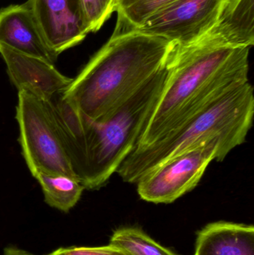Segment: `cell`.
Masks as SVG:
<instances>
[{"label": "cell", "instance_id": "cell-1", "mask_svg": "<svg viewBox=\"0 0 254 255\" xmlns=\"http://www.w3.org/2000/svg\"><path fill=\"white\" fill-rule=\"evenodd\" d=\"M167 73L166 65L102 122L85 118L62 94L46 102L73 172L85 189L103 187L134 149Z\"/></svg>", "mask_w": 254, "mask_h": 255}, {"label": "cell", "instance_id": "cell-2", "mask_svg": "<svg viewBox=\"0 0 254 255\" xmlns=\"http://www.w3.org/2000/svg\"><path fill=\"white\" fill-rule=\"evenodd\" d=\"M250 49L173 46L167 58L165 83L135 147L156 142L249 82Z\"/></svg>", "mask_w": 254, "mask_h": 255}, {"label": "cell", "instance_id": "cell-3", "mask_svg": "<svg viewBox=\"0 0 254 255\" xmlns=\"http://www.w3.org/2000/svg\"><path fill=\"white\" fill-rule=\"evenodd\" d=\"M172 46L139 31H113L63 97L89 121L102 122L164 68Z\"/></svg>", "mask_w": 254, "mask_h": 255}, {"label": "cell", "instance_id": "cell-4", "mask_svg": "<svg viewBox=\"0 0 254 255\" xmlns=\"http://www.w3.org/2000/svg\"><path fill=\"white\" fill-rule=\"evenodd\" d=\"M254 115V88L247 82L156 142L134 147L116 172L125 182L137 184L164 162L213 139H221L230 153L246 141Z\"/></svg>", "mask_w": 254, "mask_h": 255}, {"label": "cell", "instance_id": "cell-5", "mask_svg": "<svg viewBox=\"0 0 254 255\" xmlns=\"http://www.w3.org/2000/svg\"><path fill=\"white\" fill-rule=\"evenodd\" d=\"M16 118L22 154L33 176L43 172L77 179L46 102L18 91Z\"/></svg>", "mask_w": 254, "mask_h": 255}, {"label": "cell", "instance_id": "cell-6", "mask_svg": "<svg viewBox=\"0 0 254 255\" xmlns=\"http://www.w3.org/2000/svg\"><path fill=\"white\" fill-rule=\"evenodd\" d=\"M228 154L219 139L189 148L142 177L137 183L139 196L152 203H172L198 185L212 160L222 161Z\"/></svg>", "mask_w": 254, "mask_h": 255}, {"label": "cell", "instance_id": "cell-7", "mask_svg": "<svg viewBox=\"0 0 254 255\" xmlns=\"http://www.w3.org/2000/svg\"><path fill=\"white\" fill-rule=\"evenodd\" d=\"M227 0H174L133 31L189 44L215 25Z\"/></svg>", "mask_w": 254, "mask_h": 255}, {"label": "cell", "instance_id": "cell-8", "mask_svg": "<svg viewBox=\"0 0 254 255\" xmlns=\"http://www.w3.org/2000/svg\"><path fill=\"white\" fill-rule=\"evenodd\" d=\"M49 49L57 55L82 43L89 33L81 0H28Z\"/></svg>", "mask_w": 254, "mask_h": 255}, {"label": "cell", "instance_id": "cell-9", "mask_svg": "<svg viewBox=\"0 0 254 255\" xmlns=\"http://www.w3.org/2000/svg\"><path fill=\"white\" fill-rule=\"evenodd\" d=\"M9 78L18 91H25L43 101L63 93L73 79L61 74L54 64L0 46Z\"/></svg>", "mask_w": 254, "mask_h": 255}, {"label": "cell", "instance_id": "cell-10", "mask_svg": "<svg viewBox=\"0 0 254 255\" xmlns=\"http://www.w3.org/2000/svg\"><path fill=\"white\" fill-rule=\"evenodd\" d=\"M0 46L52 64L58 58L48 46L27 2L0 10Z\"/></svg>", "mask_w": 254, "mask_h": 255}, {"label": "cell", "instance_id": "cell-11", "mask_svg": "<svg viewBox=\"0 0 254 255\" xmlns=\"http://www.w3.org/2000/svg\"><path fill=\"white\" fill-rule=\"evenodd\" d=\"M254 44V0H227L213 27L195 41L177 47L252 48Z\"/></svg>", "mask_w": 254, "mask_h": 255}, {"label": "cell", "instance_id": "cell-12", "mask_svg": "<svg viewBox=\"0 0 254 255\" xmlns=\"http://www.w3.org/2000/svg\"><path fill=\"white\" fill-rule=\"evenodd\" d=\"M194 255H254V226L210 223L198 232Z\"/></svg>", "mask_w": 254, "mask_h": 255}, {"label": "cell", "instance_id": "cell-13", "mask_svg": "<svg viewBox=\"0 0 254 255\" xmlns=\"http://www.w3.org/2000/svg\"><path fill=\"white\" fill-rule=\"evenodd\" d=\"M34 177L41 186L46 203L62 212H69L74 208L85 190L83 185L73 177L43 172Z\"/></svg>", "mask_w": 254, "mask_h": 255}, {"label": "cell", "instance_id": "cell-14", "mask_svg": "<svg viewBox=\"0 0 254 255\" xmlns=\"http://www.w3.org/2000/svg\"><path fill=\"white\" fill-rule=\"evenodd\" d=\"M174 0H117L115 32H128L139 28L152 15Z\"/></svg>", "mask_w": 254, "mask_h": 255}, {"label": "cell", "instance_id": "cell-15", "mask_svg": "<svg viewBox=\"0 0 254 255\" xmlns=\"http://www.w3.org/2000/svg\"><path fill=\"white\" fill-rule=\"evenodd\" d=\"M110 245L129 255H177L162 247L138 228L123 227L113 232Z\"/></svg>", "mask_w": 254, "mask_h": 255}, {"label": "cell", "instance_id": "cell-16", "mask_svg": "<svg viewBox=\"0 0 254 255\" xmlns=\"http://www.w3.org/2000/svg\"><path fill=\"white\" fill-rule=\"evenodd\" d=\"M117 0H81L89 33L96 32L116 11Z\"/></svg>", "mask_w": 254, "mask_h": 255}, {"label": "cell", "instance_id": "cell-17", "mask_svg": "<svg viewBox=\"0 0 254 255\" xmlns=\"http://www.w3.org/2000/svg\"><path fill=\"white\" fill-rule=\"evenodd\" d=\"M61 249L64 255H129L122 249L110 244L105 247H71Z\"/></svg>", "mask_w": 254, "mask_h": 255}, {"label": "cell", "instance_id": "cell-18", "mask_svg": "<svg viewBox=\"0 0 254 255\" xmlns=\"http://www.w3.org/2000/svg\"><path fill=\"white\" fill-rule=\"evenodd\" d=\"M2 255H37L25 251V250H21L15 247H9L4 249Z\"/></svg>", "mask_w": 254, "mask_h": 255}, {"label": "cell", "instance_id": "cell-19", "mask_svg": "<svg viewBox=\"0 0 254 255\" xmlns=\"http://www.w3.org/2000/svg\"><path fill=\"white\" fill-rule=\"evenodd\" d=\"M46 255H64L62 252V249L60 248L58 250H55V251L52 252L49 254Z\"/></svg>", "mask_w": 254, "mask_h": 255}]
</instances>
